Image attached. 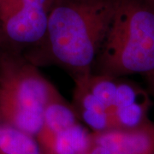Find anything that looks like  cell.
<instances>
[{
	"mask_svg": "<svg viewBox=\"0 0 154 154\" xmlns=\"http://www.w3.org/2000/svg\"><path fill=\"white\" fill-rule=\"evenodd\" d=\"M116 0H53L41 42L23 52L36 66L55 65L72 78L90 74Z\"/></svg>",
	"mask_w": 154,
	"mask_h": 154,
	"instance_id": "obj_1",
	"label": "cell"
},
{
	"mask_svg": "<svg viewBox=\"0 0 154 154\" xmlns=\"http://www.w3.org/2000/svg\"><path fill=\"white\" fill-rule=\"evenodd\" d=\"M78 121L75 110L60 93L50 99L45 106L42 125L36 135L42 153L49 149L57 134Z\"/></svg>",
	"mask_w": 154,
	"mask_h": 154,
	"instance_id": "obj_7",
	"label": "cell"
},
{
	"mask_svg": "<svg viewBox=\"0 0 154 154\" xmlns=\"http://www.w3.org/2000/svg\"><path fill=\"white\" fill-rule=\"evenodd\" d=\"M92 133L82 122H76L57 134L49 149L42 154H88Z\"/></svg>",
	"mask_w": 154,
	"mask_h": 154,
	"instance_id": "obj_9",
	"label": "cell"
},
{
	"mask_svg": "<svg viewBox=\"0 0 154 154\" xmlns=\"http://www.w3.org/2000/svg\"><path fill=\"white\" fill-rule=\"evenodd\" d=\"M154 70V2L116 0L91 73L123 77Z\"/></svg>",
	"mask_w": 154,
	"mask_h": 154,
	"instance_id": "obj_2",
	"label": "cell"
},
{
	"mask_svg": "<svg viewBox=\"0 0 154 154\" xmlns=\"http://www.w3.org/2000/svg\"><path fill=\"white\" fill-rule=\"evenodd\" d=\"M152 1H153V2H154V0H152Z\"/></svg>",
	"mask_w": 154,
	"mask_h": 154,
	"instance_id": "obj_13",
	"label": "cell"
},
{
	"mask_svg": "<svg viewBox=\"0 0 154 154\" xmlns=\"http://www.w3.org/2000/svg\"><path fill=\"white\" fill-rule=\"evenodd\" d=\"M147 84V91L152 98H154V70L142 75Z\"/></svg>",
	"mask_w": 154,
	"mask_h": 154,
	"instance_id": "obj_11",
	"label": "cell"
},
{
	"mask_svg": "<svg viewBox=\"0 0 154 154\" xmlns=\"http://www.w3.org/2000/svg\"><path fill=\"white\" fill-rule=\"evenodd\" d=\"M53 0H0V48L23 53L44 38Z\"/></svg>",
	"mask_w": 154,
	"mask_h": 154,
	"instance_id": "obj_4",
	"label": "cell"
},
{
	"mask_svg": "<svg viewBox=\"0 0 154 154\" xmlns=\"http://www.w3.org/2000/svg\"><path fill=\"white\" fill-rule=\"evenodd\" d=\"M0 154H42L36 137L5 122L0 116Z\"/></svg>",
	"mask_w": 154,
	"mask_h": 154,
	"instance_id": "obj_10",
	"label": "cell"
},
{
	"mask_svg": "<svg viewBox=\"0 0 154 154\" xmlns=\"http://www.w3.org/2000/svg\"><path fill=\"white\" fill-rule=\"evenodd\" d=\"M152 105L147 89L127 76L119 77L112 129H133L146 124L151 121Z\"/></svg>",
	"mask_w": 154,
	"mask_h": 154,
	"instance_id": "obj_6",
	"label": "cell"
},
{
	"mask_svg": "<svg viewBox=\"0 0 154 154\" xmlns=\"http://www.w3.org/2000/svg\"><path fill=\"white\" fill-rule=\"evenodd\" d=\"M152 154H154V150H153V152H152Z\"/></svg>",
	"mask_w": 154,
	"mask_h": 154,
	"instance_id": "obj_12",
	"label": "cell"
},
{
	"mask_svg": "<svg viewBox=\"0 0 154 154\" xmlns=\"http://www.w3.org/2000/svg\"><path fill=\"white\" fill-rule=\"evenodd\" d=\"M75 88L72 106L79 121L92 132L111 129L110 117L105 107L92 94L81 77L74 78Z\"/></svg>",
	"mask_w": 154,
	"mask_h": 154,
	"instance_id": "obj_8",
	"label": "cell"
},
{
	"mask_svg": "<svg viewBox=\"0 0 154 154\" xmlns=\"http://www.w3.org/2000/svg\"><path fill=\"white\" fill-rule=\"evenodd\" d=\"M154 122L133 129H108L92 133L88 154H152Z\"/></svg>",
	"mask_w": 154,
	"mask_h": 154,
	"instance_id": "obj_5",
	"label": "cell"
},
{
	"mask_svg": "<svg viewBox=\"0 0 154 154\" xmlns=\"http://www.w3.org/2000/svg\"><path fill=\"white\" fill-rule=\"evenodd\" d=\"M59 91L22 53L0 48V116L36 137L47 102Z\"/></svg>",
	"mask_w": 154,
	"mask_h": 154,
	"instance_id": "obj_3",
	"label": "cell"
}]
</instances>
